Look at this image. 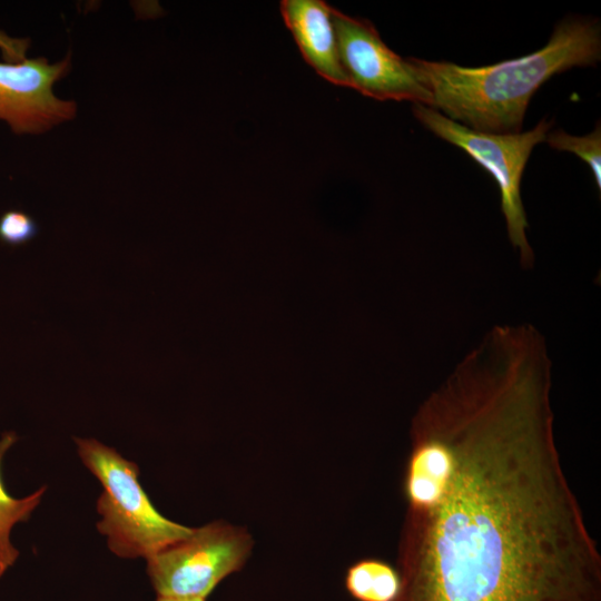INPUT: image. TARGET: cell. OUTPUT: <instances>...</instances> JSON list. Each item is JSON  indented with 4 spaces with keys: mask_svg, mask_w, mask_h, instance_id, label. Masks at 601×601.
Masks as SVG:
<instances>
[{
    "mask_svg": "<svg viewBox=\"0 0 601 601\" xmlns=\"http://www.w3.org/2000/svg\"><path fill=\"white\" fill-rule=\"evenodd\" d=\"M551 386L452 372L413 416L395 601H601V555L564 474Z\"/></svg>",
    "mask_w": 601,
    "mask_h": 601,
    "instance_id": "1",
    "label": "cell"
},
{
    "mask_svg": "<svg viewBox=\"0 0 601 601\" xmlns=\"http://www.w3.org/2000/svg\"><path fill=\"white\" fill-rule=\"evenodd\" d=\"M601 56L595 21L569 18L530 55L477 68L411 58L433 97L432 108L470 129L516 134L531 97L555 73L594 65Z\"/></svg>",
    "mask_w": 601,
    "mask_h": 601,
    "instance_id": "2",
    "label": "cell"
},
{
    "mask_svg": "<svg viewBox=\"0 0 601 601\" xmlns=\"http://www.w3.org/2000/svg\"><path fill=\"white\" fill-rule=\"evenodd\" d=\"M83 465L98 479L97 529L108 548L124 559L154 555L186 538L193 528L164 516L139 482L138 465L95 439L73 437Z\"/></svg>",
    "mask_w": 601,
    "mask_h": 601,
    "instance_id": "3",
    "label": "cell"
},
{
    "mask_svg": "<svg viewBox=\"0 0 601 601\" xmlns=\"http://www.w3.org/2000/svg\"><path fill=\"white\" fill-rule=\"evenodd\" d=\"M415 117L440 138L463 149L495 179L501 191V208L508 236L519 249L521 265H533L528 242V220L520 194L521 177L533 147L545 140L551 121L541 120L533 129L516 134H490L470 129L437 110L415 104Z\"/></svg>",
    "mask_w": 601,
    "mask_h": 601,
    "instance_id": "4",
    "label": "cell"
},
{
    "mask_svg": "<svg viewBox=\"0 0 601 601\" xmlns=\"http://www.w3.org/2000/svg\"><path fill=\"white\" fill-rule=\"evenodd\" d=\"M253 545L244 528L210 522L146 559L147 574L158 595L206 599L245 565Z\"/></svg>",
    "mask_w": 601,
    "mask_h": 601,
    "instance_id": "5",
    "label": "cell"
},
{
    "mask_svg": "<svg viewBox=\"0 0 601 601\" xmlns=\"http://www.w3.org/2000/svg\"><path fill=\"white\" fill-rule=\"evenodd\" d=\"M333 22L351 88L378 100H410L432 108V93L411 58L390 49L370 21L334 8Z\"/></svg>",
    "mask_w": 601,
    "mask_h": 601,
    "instance_id": "6",
    "label": "cell"
},
{
    "mask_svg": "<svg viewBox=\"0 0 601 601\" xmlns=\"http://www.w3.org/2000/svg\"><path fill=\"white\" fill-rule=\"evenodd\" d=\"M70 52L56 63L43 57L0 62V120L16 134H39L76 116L75 101L57 98L53 83L70 70Z\"/></svg>",
    "mask_w": 601,
    "mask_h": 601,
    "instance_id": "7",
    "label": "cell"
},
{
    "mask_svg": "<svg viewBox=\"0 0 601 601\" xmlns=\"http://www.w3.org/2000/svg\"><path fill=\"white\" fill-rule=\"evenodd\" d=\"M333 7L322 0H284L280 12L306 62L325 80L351 87L341 62Z\"/></svg>",
    "mask_w": 601,
    "mask_h": 601,
    "instance_id": "8",
    "label": "cell"
},
{
    "mask_svg": "<svg viewBox=\"0 0 601 601\" xmlns=\"http://www.w3.org/2000/svg\"><path fill=\"white\" fill-rule=\"evenodd\" d=\"M17 439L14 432H7L0 439V579L14 565L20 553L11 542L13 526L30 519L47 490L46 486H41L24 497H14L8 493L2 481L1 467L8 450Z\"/></svg>",
    "mask_w": 601,
    "mask_h": 601,
    "instance_id": "9",
    "label": "cell"
},
{
    "mask_svg": "<svg viewBox=\"0 0 601 601\" xmlns=\"http://www.w3.org/2000/svg\"><path fill=\"white\" fill-rule=\"evenodd\" d=\"M345 589L356 601H395L401 590L396 568L380 559H362L346 571Z\"/></svg>",
    "mask_w": 601,
    "mask_h": 601,
    "instance_id": "10",
    "label": "cell"
},
{
    "mask_svg": "<svg viewBox=\"0 0 601 601\" xmlns=\"http://www.w3.org/2000/svg\"><path fill=\"white\" fill-rule=\"evenodd\" d=\"M549 145L559 150L571 151L580 157L591 168L598 187H601V129L600 126L591 134L575 137L563 130L546 135Z\"/></svg>",
    "mask_w": 601,
    "mask_h": 601,
    "instance_id": "11",
    "label": "cell"
},
{
    "mask_svg": "<svg viewBox=\"0 0 601 601\" xmlns=\"http://www.w3.org/2000/svg\"><path fill=\"white\" fill-rule=\"evenodd\" d=\"M37 234V223L24 211L10 209L0 216V240L4 244L23 245Z\"/></svg>",
    "mask_w": 601,
    "mask_h": 601,
    "instance_id": "12",
    "label": "cell"
},
{
    "mask_svg": "<svg viewBox=\"0 0 601 601\" xmlns=\"http://www.w3.org/2000/svg\"><path fill=\"white\" fill-rule=\"evenodd\" d=\"M156 601H206V599L158 595Z\"/></svg>",
    "mask_w": 601,
    "mask_h": 601,
    "instance_id": "13",
    "label": "cell"
}]
</instances>
